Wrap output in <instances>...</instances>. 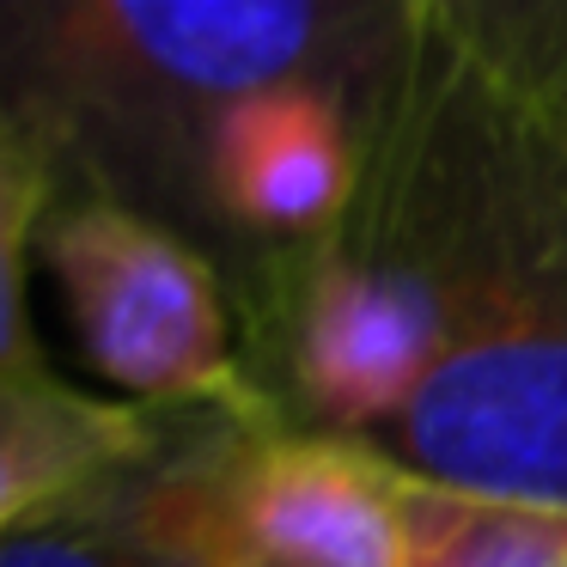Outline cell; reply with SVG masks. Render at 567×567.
I'll use <instances>...</instances> for the list:
<instances>
[{
    "label": "cell",
    "mask_w": 567,
    "mask_h": 567,
    "mask_svg": "<svg viewBox=\"0 0 567 567\" xmlns=\"http://www.w3.org/2000/svg\"><path fill=\"white\" fill-rule=\"evenodd\" d=\"M372 196L440 318V372L379 452L567 513V0L409 7Z\"/></svg>",
    "instance_id": "1"
},
{
    "label": "cell",
    "mask_w": 567,
    "mask_h": 567,
    "mask_svg": "<svg viewBox=\"0 0 567 567\" xmlns=\"http://www.w3.org/2000/svg\"><path fill=\"white\" fill-rule=\"evenodd\" d=\"M409 0H0V99L55 153L62 189L202 214L226 104L287 80L367 92Z\"/></svg>",
    "instance_id": "2"
},
{
    "label": "cell",
    "mask_w": 567,
    "mask_h": 567,
    "mask_svg": "<svg viewBox=\"0 0 567 567\" xmlns=\"http://www.w3.org/2000/svg\"><path fill=\"white\" fill-rule=\"evenodd\" d=\"M38 250L68 293L86 360L123 384L128 403L275 421V403L245 367L233 293L184 226L99 189H62Z\"/></svg>",
    "instance_id": "3"
},
{
    "label": "cell",
    "mask_w": 567,
    "mask_h": 567,
    "mask_svg": "<svg viewBox=\"0 0 567 567\" xmlns=\"http://www.w3.org/2000/svg\"><path fill=\"white\" fill-rule=\"evenodd\" d=\"M202 567H415L409 470L281 415L226 421L202 494Z\"/></svg>",
    "instance_id": "4"
},
{
    "label": "cell",
    "mask_w": 567,
    "mask_h": 567,
    "mask_svg": "<svg viewBox=\"0 0 567 567\" xmlns=\"http://www.w3.org/2000/svg\"><path fill=\"white\" fill-rule=\"evenodd\" d=\"M354 86L287 80L226 104L202 153V214L245 245L238 269L306 257L354 202Z\"/></svg>",
    "instance_id": "5"
},
{
    "label": "cell",
    "mask_w": 567,
    "mask_h": 567,
    "mask_svg": "<svg viewBox=\"0 0 567 567\" xmlns=\"http://www.w3.org/2000/svg\"><path fill=\"white\" fill-rule=\"evenodd\" d=\"M226 421L172 415L159 452L7 530L0 567H202V494Z\"/></svg>",
    "instance_id": "6"
},
{
    "label": "cell",
    "mask_w": 567,
    "mask_h": 567,
    "mask_svg": "<svg viewBox=\"0 0 567 567\" xmlns=\"http://www.w3.org/2000/svg\"><path fill=\"white\" fill-rule=\"evenodd\" d=\"M172 415L128 396L74 391L43 372H0V537L31 513L159 452Z\"/></svg>",
    "instance_id": "7"
},
{
    "label": "cell",
    "mask_w": 567,
    "mask_h": 567,
    "mask_svg": "<svg viewBox=\"0 0 567 567\" xmlns=\"http://www.w3.org/2000/svg\"><path fill=\"white\" fill-rule=\"evenodd\" d=\"M415 567H567V513L409 476Z\"/></svg>",
    "instance_id": "8"
},
{
    "label": "cell",
    "mask_w": 567,
    "mask_h": 567,
    "mask_svg": "<svg viewBox=\"0 0 567 567\" xmlns=\"http://www.w3.org/2000/svg\"><path fill=\"white\" fill-rule=\"evenodd\" d=\"M62 196V172L43 135L0 99V372H43L38 330H31L25 262L38 250V233Z\"/></svg>",
    "instance_id": "9"
}]
</instances>
